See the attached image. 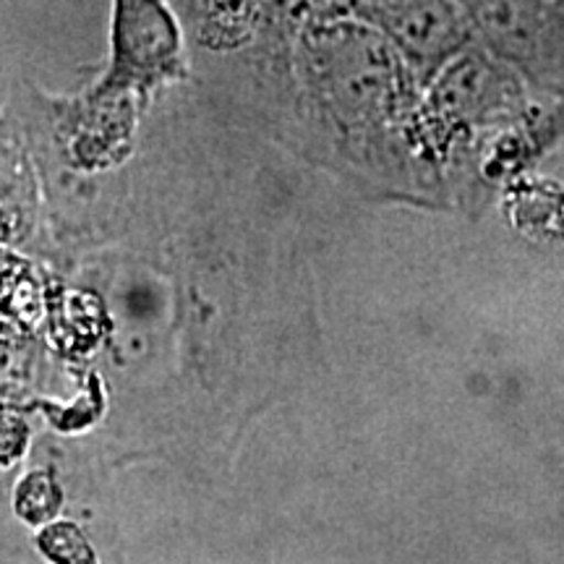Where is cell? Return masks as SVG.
I'll return each mask as SVG.
<instances>
[{
  "mask_svg": "<svg viewBox=\"0 0 564 564\" xmlns=\"http://www.w3.org/2000/svg\"><path fill=\"white\" fill-rule=\"evenodd\" d=\"M186 74L183 26L167 0H110L108 66L91 87L144 108L154 91Z\"/></svg>",
  "mask_w": 564,
  "mask_h": 564,
  "instance_id": "obj_1",
  "label": "cell"
},
{
  "mask_svg": "<svg viewBox=\"0 0 564 564\" xmlns=\"http://www.w3.org/2000/svg\"><path fill=\"white\" fill-rule=\"evenodd\" d=\"M58 505H61V494H58V486L53 481V476L32 474L19 484L17 510L26 523L45 525L47 520L55 518Z\"/></svg>",
  "mask_w": 564,
  "mask_h": 564,
  "instance_id": "obj_4",
  "label": "cell"
},
{
  "mask_svg": "<svg viewBox=\"0 0 564 564\" xmlns=\"http://www.w3.org/2000/svg\"><path fill=\"white\" fill-rule=\"evenodd\" d=\"M37 546L42 554L51 556L53 562H84L91 560V549L84 541L82 531L70 523L45 525L37 535Z\"/></svg>",
  "mask_w": 564,
  "mask_h": 564,
  "instance_id": "obj_5",
  "label": "cell"
},
{
  "mask_svg": "<svg viewBox=\"0 0 564 564\" xmlns=\"http://www.w3.org/2000/svg\"><path fill=\"white\" fill-rule=\"evenodd\" d=\"M186 9L194 13L199 37L209 45L241 42L249 32L259 0H186Z\"/></svg>",
  "mask_w": 564,
  "mask_h": 564,
  "instance_id": "obj_3",
  "label": "cell"
},
{
  "mask_svg": "<svg viewBox=\"0 0 564 564\" xmlns=\"http://www.w3.org/2000/svg\"><path fill=\"white\" fill-rule=\"evenodd\" d=\"M24 152L26 139L9 108L0 116V241L24 238L34 223L37 199Z\"/></svg>",
  "mask_w": 564,
  "mask_h": 564,
  "instance_id": "obj_2",
  "label": "cell"
}]
</instances>
